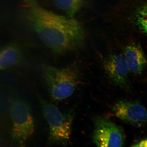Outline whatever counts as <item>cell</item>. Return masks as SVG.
Wrapping results in <instances>:
<instances>
[{
  "label": "cell",
  "mask_w": 147,
  "mask_h": 147,
  "mask_svg": "<svg viewBox=\"0 0 147 147\" xmlns=\"http://www.w3.org/2000/svg\"><path fill=\"white\" fill-rule=\"evenodd\" d=\"M9 110L13 140L18 146H24L34 129V117L30 107L23 99L14 97L11 100Z\"/></svg>",
  "instance_id": "obj_4"
},
{
  "label": "cell",
  "mask_w": 147,
  "mask_h": 147,
  "mask_svg": "<svg viewBox=\"0 0 147 147\" xmlns=\"http://www.w3.org/2000/svg\"><path fill=\"white\" fill-rule=\"evenodd\" d=\"M129 71L135 74H142L146 65V59L142 47L132 44L125 49L124 56Z\"/></svg>",
  "instance_id": "obj_8"
},
{
  "label": "cell",
  "mask_w": 147,
  "mask_h": 147,
  "mask_svg": "<svg viewBox=\"0 0 147 147\" xmlns=\"http://www.w3.org/2000/svg\"><path fill=\"white\" fill-rule=\"evenodd\" d=\"M25 17L42 43L55 54L73 50L81 43L84 36L80 22L47 10L36 0H23Z\"/></svg>",
  "instance_id": "obj_1"
},
{
  "label": "cell",
  "mask_w": 147,
  "mask_h": 147,
  "mask_svg": "<svg viewBox=\"0 0 147 147\" xmlns=\"http://www.w3.org/2000/svg\"><path fill=\"white\" fill-rule=\"evenodd\" d=\"M131 146L133 147H146L147 140L146 139L143 140L139 141V142L134 144Z\"/></svg>",
  "instance_id": "obj_12"
},
{
  "label": "cell",
  "mask_w": 147,
  "mask_h": 147,
  "mask_svg": "<svg viewBox=\"0 0 147 147\" xmlns=\"http://www.w3.org/2000/svg\"><path fill=\"white\" fill-rule=\"evenodd\" d=\"M146 6H143L137 12L136 22L137 25L142 32H147Z\"/></svg>",
  "instance_id": "obj_11"
},
{
  "label": "cell",
  "mask_w": 147,
  "mask_h": 147,
  "mask_svg": "<svg viewBox=\"0 0 147 147\" xmlns=\"http://www.w3.org/2000/svg\"><path fill=\"white\" fill-rule=\"evenodd\" d=\"M104 69L113 81L122 89H129L128 75L129 70L123 55H110L104 63Z\"/></svg>",
  "instance_id": "obj_7"
},
{
  "label": "cell",
  "mask_w": 147,
  "mask_h": 147,
  "mask_svg": "<svg viewBox=\"0 0 147 147\" xmlns=\"http://www.w3.org/2000/svg\"><path fill=\"white\" fill-rule=\"evenodd\" d=\"M2 139L1 137V134H0V146L2 144Z\"/></svg>",
  "instance_id": "obj_13"
},
{
  "label": "cell",
  "mask_w": 147,
  "mask_h": 147,
  "mask_svg": "<svg viewBox=\"0 0 147 147\" xmlns=\"http://www.w3.org/2000/svg\"><path fill=\"white\" fill-rule=\"evenodd\" d=\"M21 49L16 43H11L0 49V71L19 63L22 59Z\"/></svg>",
  "instance_id": "obj_9"
},
{
  "label": "cell",
  "mask_w": 147,
  "mask_h": 147,
  "mask_svg": "<svg viewBox=\"0 0 147 147\" xmlns=\"http://www.w3.org/2000/svg\"><path fill=\"white\" fill-rule=\"evenodd\" d=\"M93 141L98 147H122L125 137L119 126L109 119L100 117L95 121Z\"/></svg>",
  "instance_id": "obj_5"
},
{
  "label": "cell",
  "mask_w": 147,
  "mask_h": 147,
  "mask_svg": "<svg viewBox=\"0 0 147 147\" xmlns=\"http://www.w3.org/2000/svg\"><path fill=\"white\" fill-rule=\"evenodd\" d=\"M112 110L117 118L131 125L141 127L146 122V108L138 101L119 100L114 105Z\"/></svg>",
  "instance_id": "obj_6"
},
{
  "label": "cell",
  "mask_w": 147,
  "mask_h": 147,
  "mask_svg": "<svg viewBox=\"0 0 147 147\" xmlns=\"http://www.w3.org/2000/svg\"><path fill=\"white\" fill-rule=\"evenodd\" d=\"M43 77L49 95L56 101L63 100L71 96L80 83L78 71L69 66L58 67L46 65Z\"/></svg>",
  "instance_id": "obj_2"
},
{
  "label": "cell",
  "mask_w": 147,
  "mask_h": 147,
  "mask_svg": "<svg viewBox=\"0 0 147 147\" xmlns=\"http://www.w3.org/2000/svg\"><path fill=\"white\" fill-rule=\"evenodd\" d=\"M86 0H55L56 6L73 18L83 6Z\"/></svg>",
  "instance_id": "obj_10"
},
{
  "label": "cell",
  "mask_w": 147,
  "mask_h": 147,
  "mask_svg": "<svg viewBox=\"0 0 147 147\" xmlns=\"http://www.w3.org/2000/svg\"><path fill=\"white\" fill-rule=\"evenodd\" d=\"M42 112L49 126V141L51 144L65 145L70 139L73 116L63 113L51 103L39 97Z\"/></svg>",
  "instance_id": "obj_3"
}]
</instances>
